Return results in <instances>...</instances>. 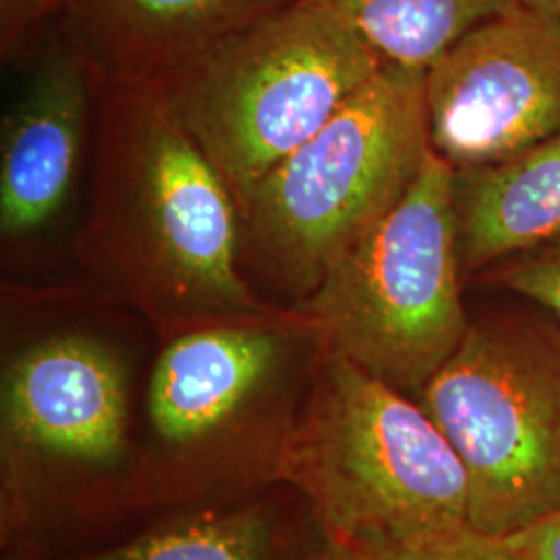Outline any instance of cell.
Segmentation results:
<instances>
[{"instance_id": "6da1fadb", "label": "cell", "mask_w": 560, "mask_h": 560, "mask_svg": "<svg viewBox=\"0 0 560 560\" xmlns=\"http://www.w3.org/2000/svg\"><path fill=\"white\" fill-rule=\"evenodd\" d=\"M90 159L75 260L161 339L275 305L245 277L240 203L159 83H102Z\"/></svg>"}, {"instance_id": "7a4b0ae2", "label": "cell", "mask_w": 560, "mask_h": 560, "mask_svg": "<svg viewBox=\"0 0 560 560\" xmlns=\"http://www.w3.org/2000/svg\"><path fill=\"white\" fill-rule=\"evenodd\" d=\"M161 340L131 509L179 511L279 483L284 446L328 349L320 322L275 303Z\"/></svg>"}, {"instance_id": "3957f363", "label": "cell", "mask_w": 560, "mask_h": 560, "mask_svg": "<svg viewBox=\"0 0 560 560\" xmlns=\"http://www.w3.org/2000/svg\"><path fill=\"white\" fill-rule=\"evenodd\" d=\"M279 486L307 506L324 540L395 559L469 527L459 455L418 400L330 347L280 460Z\"/></svg>"}, {"instance_id": "277c9868", "label": "cell", "mask_w": 560, "mask_h": 560, "mask_svg": "<svg viewBox=\"0 0 560 560\" xmlns=\"http://www.w3.org/2000/svg\"><path fill=\"white\" fill-rule=\"evenodd\" d=\"M423 75L386 62L258 183L241 210L249 282L300 307L405 198L432 148Z\"/></svg>"}, {"instance_id": "5b68a950", "label": "cell", "mask_w": 560, "mask_h": 560, "mask_svg": "<svg viewBox=\"0 0 560 560\" xmlns=\"http://www.w3.org/2000/svg\"><path fill=\"white\" fill-rule=\"evenodd\" d=\"M386 62L307 0H293L189 60L162 94L240 210Z\"/></svg>"}, {"instance_id": "8992f818", "label": "cell", "mask_w": 560, "mask_h": 560, "mask_svg": "<svg viewBox=\"0 0 560 560\" xmlns=\"http://www.w3.org/2000/svg\"><path fill=\"white\" fill-rule=\"evenodd\" d=\"M0 453L2 515L11 527L131 509L138 444L119 347L83 328L48 330L13 347L0 378Z\"/></svg>"}, {"instance_id": "52a82bcc", "label": "cell", "mask_w": 560, "mask_h": 560, "mask_svg": "<svg viewBox=\"0 0 560 560\" xmlns=\"http://www.w3.org/2000/svg\"><path fill=\"white\" fill-rule=\"evenodd\" d=\"M463 279L455 168L430 148L405 198L300 307L332 351L418 400L469 328Z\"/></svg>"}, {"instance_id": "ba28073f", "label": "cell", "mask_w": 560, "mask_h": 560, "mask_svg": "<svg viewBox=\"0 0 560 560\" xmlns=\"http://www.w3.org/2000/svg\"><path fill=\"white\" fill-rule=\"evenodd\" d=\"M418 402L459 455L469 527L501 536L560 513V328L469 322Z\"/></svg>"}, {"instance_id": "9c48e42d", "label": "cell", "mask_w": 560, "mask_h": 560, "mask_svg": "<svg viewBox=\"0 0 560 560\" xmlns=\"http://www.w3.org/2000/svg\"><path fill=\"white\" fill-rule=\"evenodd\" d=\"M423 83L439 156L455 171L509 161L560 129V20L509 0L432 62Z\"/></svg>"}, {"instance_id": "30bf717a", "label": "cell", "mask_w": 560, "mask_h": 560, "mask_svg": "<svg viewBox=\"0 0 560 560\" xmlns=\"http://www.w3.org/2000/svg\"><path fill=\"white\" fill-rule=\"evenodd\" d=\"M9 106L0 131V240L4 252L46 237L67 214L92 152L102 81L57 25Z\"/></svg>"}, {"instance_id": "8fae6325", "label": "cell", "mask_w": 560, "mask_h": 560, "mask_svg": "<svg viewBox=\"0 0 560 560\" xmlns=\"http://www.w3.org/2000/svg\"><path fill=\"white\" fill-rule=\"evenodd\" d=\"M293 0H65L60 25L102 83H161Z\"/></svg>"}, {"instance_id": "7c38bea8", "label": "cell", "mask_w": 560, "mask_h": 560, "mask_svg": "<svg viewBox=\"0 0 560 560\" xmlns=\"http://www.w3.org/2000/svg\"><path fill=\"white\" fill-rule=\"evenodd\" d=\"M463 277L560 237V129L509 161L455 171Z\"/></svg>"}, {"instance_id": "4fadbf2b", "label": "cell", "mask_w": 560, "mask_h": 560, "mask_svg": "<svg viewBox=\"0 0 560 560\" xmlns=\"http://www.w3.org/2000/svg\"><path fill=\"white\" fill-rule=\"evenodd\" d=\"M264 490L185 506L140 536L81 560L312 559L318 544H305L300 521Z\"/></svg>"}, {"instance_id": "5bb4252c", "label": "cell", "mask_w": 560, "mask_h": 560, "mask_svg": "<svg viewBox=\"0 0 560 560\" xmlns=\"http://www.w3.org/2000/svg\"><path fill=\"white\" fill-rule=\"evenodd\" d=\"M351 27L384 62L425 71L509 0H307Z\"/></svg>"}, {"instance_id": "9a60e30c", "label": "cell", "mask_w": 560, "mask_h": 560, "mask_svg": "<svg viewBox=\"0 0 560 560\" xmlns=\"http://www.w3.org/2000/svg\"><path fill=\"white\" fill-rule=\"evenodd\" d=\"M381 560H560V513L501 536L465 529L430 548Z\"/></svg>"}, {"instance_id": "2e32d148", "label": "cell", "mask_w": 560, "mask_h": 560, "mask_svg": "<svg viewBox=\"0 0 560 560\" xmlns=\"http://www.w3.org/2000/svg\"><path fill=\"white\" fill-rule=\"evenodd\" d=\"M65 0H0V59L27 65L62 18Z\"/></svg>"}, {"instance_id": "e0dca14e", "label": "cell", "mask_w": 560, "mask_h": 560, "mask_svg": "<svg viewBox=\"0 0 560 560\" xmlns=\"http://www.w3.org/2000/svg\"><path fill=\"white\" fill-rule=\"evenodd\" d=\"M494 280L546 307L560 322V237L499 261Z\"/></svg>"}, {"instance_id": "ac0fdd59", "label": "cell", "mask_w": 560, "mask_h": 560, "mask_svg": "<svg viewBox=\"0 0 560 560\" xmlns=\"http://www.w3.org/2000/svg\"><path fill=\"white\" fill-rule=\"evenodd\" d=\"M310 560H381L376 557H370V555H363L358 550H351V548H345L339 544H332V541L324 540L322 538L320 544L316 546L314 555Z\"/></svg>"}, {"instance_id": "d6986e66", "label": "cell", "mask_w": 560, "mask_h": 560, "mask_svg": "<svg viewBox=\"0 0 560 560\" xmlns=\"http://www.w3.org/2000/svg\"><path fill=\"white\" fill-rule=\"evenodd\" d=\"M521 4L544 13L548 18L560 20V0H520Z\"/></svg>"}]
</instances>
